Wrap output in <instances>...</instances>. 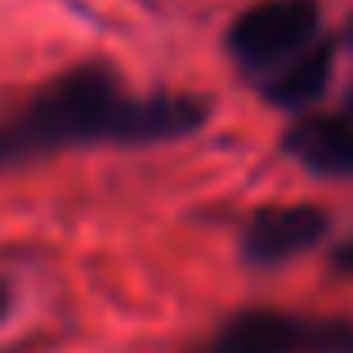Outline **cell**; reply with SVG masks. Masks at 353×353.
I'll use <instances>...</instances> for the list:
<instances>
[{"label":"cell","mask_w":353,"mask_h":353,"mask_svg":"<svg viewBox=\"0 0 353 353\" xmlns=\"http://www.w3.org/2000/svg\"><path fill=\"white\" fill-rule=\"evenodd\" d=\"M331 72H336V41H313L300 54H291L286 63H277L273 72L259 77V94L264 103L286 108V112H304L313 108L331 85Z\"/></svg>","instance_id":"obj_6"},{"label":"cell","mask_w":353,"mask_h":353,"mask_svg":"<svg viewBox=\"0 0 353 353\" xmlns=\"http://www.w3.org/2000/svg\"><path fill=\"white\" fill-rule=\"evenodd\" d=\"M340 45H349V50H353V18L345 23V36H340Z\"/></svg>","instance_id":"obj_9"},{"label":"cell","mask_w":353,"mask_h":353,"mask_svg":"<svg viewBox=\"0 0 353 353\" xmlns=\"http://www.w3.org/2000/svg\"><path fill=\"white\" fill-rule=\"evenodd\" d=\"M345 112H349V117H353V90H349V108H345Z\"/></svg>","instance_id":"obj_10"},{"label":"cell","mask_w":353,"mask_h":353,"mask_svg":"<svg viewBox=\"0 0 353 353\" xmlns=\"http://www.w3.org/2000/svg\"><path fill=\"white\" fill-rule=\"evenodd\" d=\"M5 313H9V286L0 282V322H5Z\"/></svg>","instance_id":"obj_8"},{"label":"cell","mask_w":353,"mask_h":353,"mask_svg":"<svg viewBox=\"0 0 353 353\" xmlns=\"http://www.w3.org/2000/svg\"><path fill=\"white\" fill-rule=\"evenodd\" d=\"M331 268H336L340 277H349V282H353V237L331 246Z\"/></svg>","instance_id":"obj_7"},{"label":"cell","mask_w":353,"mask_h":353,"mask_svg":"<svg viewBox=\"0 0 353 353\" xmlns=\"http://www.w3.org/2000/svg\"><path fill=\"white\" fill-rule=\"evenodd\" d=\"M210 121L206 94L161 90L125 94L108 63L90 59L36 90L9 121H0V170L27 165L72 148H152L197 134Z\"/></svg>","instance_id":"obj_1"},{"label":"cell","mask_w":353,"mask_h":353,"mask_svg":"<svg viewBox=\"0 0 353 353\" xmlns=\"http://www.w3.org/2000/svg\"><path fill=\"white\" fill-rule=\"evenodd\" d=\"M197 353H353V322L304 318L291 309H241Z\"/></svg>","instance_id":"obj_3"},{"label":"cell","mask_w":353,"mask_h":353,"mask_svg":"<svg viewBox=\"0 0 353 353\" xmlns=\"http://www.w3.org/2000/svg\"><path fill=\"white\" fill-rule=\"evenodd\" d=\"M331 233V215L313 201H286V206H259L241 224V259L255 268H277L309 255Z\"/></svg>","instance_id":"obj_4"},{"label":"cell","mask_w":353,"mask_h":353,"mask_svg":"<svg viewBox=\"0 0 353 353\" xmlns=\"http://www.w3.org/2000/svg\"><path fill=\"white\" fill-rule=\"evenodd\" d=\"M282 152L322 179L353 174V117L349 112H309L291 121L282 134Z\"/></svg>","instance_id":"obj_5"},{"label":"cell","mask_w":353,"mask_h":353,"mask_svg":"<svg viewBox=\"0 0 353 353\" xmlns=\"http://www.w3.org/2000/svg\"><path fill=\"white\" fill-rule=\"evenodd\" d=\"M322 36V0H259L224 32V50L246 77H264Z\"/></svg>","instance_id":"obj_2"}]
</instances>
